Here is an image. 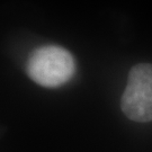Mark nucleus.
<instances>
[{
    "instance_id": "2",
    "label": "nucleus",
    "mask_w": 152,
    "mask_h": 152,
    "mask_svg": "<svg viewBox=\"0 0 152 152\" xmlns=\"http://www.w3.org/2000/svg\"><path fill=\"white\" fill-rule=\"evenodd\" d=\"M121 107L134 122L152 121V64L140 63L131 69Z\"/></svg>"
},
{
    "instance_id": "1",
    "label": "nucleus",
    "mask_w": 152,
    "mask_h": 152,
    "mask_svg": "<svg viewBox=\"0 0 152 152\" xmlns=\"http://www.w3.org/2000/svg\"><path fill=\"white\" fill-rule=\"evenodd\" d=\"M26 70L29 78L39 86L58 88L73 77L76 63L69 51L55 45H45L33 51Z\"/></svg>"
}]
</instances>
